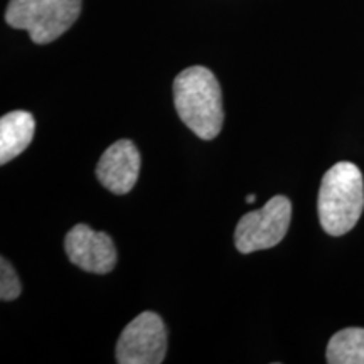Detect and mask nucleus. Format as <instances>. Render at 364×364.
<instances>
[{
  "mask_svg": "<svg viewBox=\"0 0 364 364\" xmlns=\"http://www.w3.org/2000/svg\"><path fill=\"white\" fill-rule=\"evenodd\" d=\"M177 115L199 139L213 140L225 122L220 81L204 66H191L174 80Z\"/></svg>",
  "mask_w": 364,
  "mask_h": 364,
  "instance_id": "obj_1",
  "label": "nucleus"
},
{
  "mask_svg": "<svg viewBox=\"0 0 364 364\" xmlns=\"http://www.w3.org/2000/svg\"><path fill=\"white\" fill-rule=\"evenodd\" d=\"M322 230L331 236L351 231L364 209V181L353 162H338L322 177L317 199Z\"/></svg>",
  "mask_w": 364,
  "mask_h": 364,
  "instance_id": "obj_2",
  "label": "nucleus"
},
{
  "mask_svg": "<svg viewBox=\"0 0 364 364\" xmlns=\"http://www.w3.org/2000/svg\"><path fill=\"white\" fill-rule=\"evenodd\" d=\"M83 0H11L6 22L29 33L36 44H49L61 38L78 21Z\"/></svg>",
  "mask_w": 364,
  "mask_h": 364,
  "instance_id": "obj_3",
  "label": "nucleus"
},
{
  "mask_svg": "<svg viewBox=\"0 0 364 364\" xmlns=\"http://www.w3.org/2000/svg\"><path fill=\"white\" fill-rule=\"evenodd\" d=\"M292 220V203L285 196H273L262 209L241 218L235 230V247L248 255L277 247L285 238Z\"/></svg>",
  "mask_w": 364,
  "mask_h": 364,
  "instance_id": "obj_4",
  "label": "nucleus"
},
{
  "mask_svg": "<svg viewBox=\"0 0 364 364\" xmlns=\"http://www.w3.org/2000/svg\"><path fill=\"white\" fill-rule=\"evenodd\" d=\"M166 354L167 327L156 312L139 314L118 338V364H159Z\"/></svg>",
  "mask_w": 364,
  "mask_h": 364,
  "instance_id": "obj_5",
  "label": "nucleus"
},
{
  "mask_svg": "<svg viewBox=\"0 0 364 364\" xmlns=\"http://www.w3.org/2000/svg\"><path fill=\"white\" fill-rule=\"evenodd\" d=\"M65 250L73 265L85 272L105 275L117 265V250L110 236L91 230L88 225L71 228L65 238Z\"/></svg>",
  "mask_w": 364,
  "mask_h": 364,
  "instance_id": "obj_6",
  "label": "nucleus"
},
{
  "mask_svg": "<svg viewBox=\"0 0 364 364\" xmlns=\"http://www.w3.org/2000/svg\"><path fill=\"white\" fill-rule=\"evenodd\" d=\"M140 152L132 140H118L103 152L97 166V177L113 194H127L134 189L140 174Z\"/></svg>",
  "mask_w": 364,
  "mask_h": 364,
  "instance_id": "obj_7",
  "label": "nucleus"
},
{
  "mask_svg": "<svg viewBox=\"0 0 364 364\" xmlns=\"http://www.w3.org/2000/svg\"><path fill=\"white\" fill-rule=\"evenodd\" d=\"M36 120L29 112H11L0 118V164L6 166L33 142Z\"/></svg>",
  "mask_w": 364,
  "mask_h": 364,
  "instance_id": "obj_8",
  "label": "nucleus"
},
{
  "mask_svg": "<svg viewBox=\"0 0 364 364\" xmlns=\"http://www.w3.org/2000/svg\"><path fill=\"white\" fill-rule=\"evenodd\" d=\"M329 364H364V329L348 327L336 332L327 344Z\"/></svg>",
  "mask_w": 364,
  "mask_h": 364,
  "instance_id": "obj_9",
  "label": "nucleus"
},
{
  "mask_svg": "<svg viewBox=\"0 0 364 364\" xmlns=\"http://www.w3.org/2000/svg\"><path fill=\"white\" fill-rule=\"evenodd\" d=\"M22 292V285L19 275L14 270V267L6 258L0 260V299L4 302H12L19 297Z\"/></svg>",
  "mask_w": 364,
  "mask_h": 364,
  "instance_id": "obj_10",
  "label": "nucleus"
},
{
  "mask_svg": "<svg viewBox=\"0 0 364 364\" xmlns=\"http://www.w3.org/2000/svg\"><path fill=\"white\" fill-rule=\"evenodd\" d=\"M255 199H257V198H255V194H248L247 196V203L250 204V203H255Z\"/></svg>",
  "mask_w": 364,
  "mask_h": 364,
  "instance_id": "obj_11",
  "label": "nucleus"
}]
</instances>
